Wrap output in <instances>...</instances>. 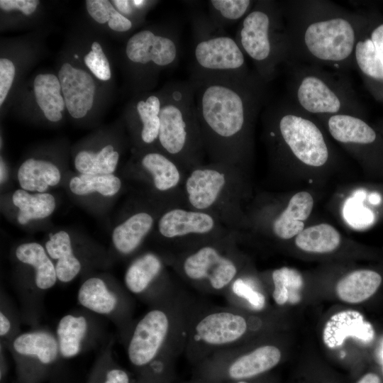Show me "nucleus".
<instances>
[{"label":"nucleus","mask_w":383,"mask_h":383,"mask_svg":"<svg viewBox=\"0 0 383 383\" xmlns=\"http://www.w3.org/2000/svg\"><path fill=\"white\" fill-rule=\"evenodd\" d=\"M189 81L205 151L213 162L241 164L252 150L255 120L267 100L266 84L255 72Z\"/></svg>","instance_id":"nucleus-1"},{"label":"nucleus","mask_w":383,"mask_h":383,"mask_svg":"<svg viewBox=\"0 0 383 383\" xmlns=\"http://www.w3.org/2000/svg\"><path fill=\"white\" fill-rule=\"evenodd\" d=\"M288 57L286 66L305 65L345 71L355 67L356 43L370 16L322 0L281 1Z\"/></svg>","instance_id":"nucleus-2"},{"label":"nucleus","mask_w":383,"mask_h":383,"mask_svg":"<svg viewBox=\"0 0 383 383\" xmlns=\"http://www.w3.org/2000/svg\"><path fill=\"white\" fill-rule=\"evenodd\" d=\"M196 299L181 288L145 314L135 325L128 345L133 366L146 369L174 365L184 353L189 315Z\"/></svg>","instance_id":"nucleus-3"},{"label":"nucleus","mask_w":383,"mask_h":383,"mask_svg":"<svg viewBox=\"0 0 383 383\" xmlns=\"http://www.w3.org/2000/svg\"><path fill=\"white\" fill-rule=\"evenodd\" d=\"M263 123L270 150L276 158H289L313 168L329 161L330 147L317 119L301 111L290 99L269 105Z\"/></svg>","instance_id":"nucleus-4"},{"label":"nucleus","mask_w":383,"mask_h":383,"mask_svg":"<svg viewBox=\"0 0 383 383\" xmlns=\"http://www.w3.org/2000/svg\"><path fill=\"white\" fill-rule=\"evenodd\" d=\"M261 326L260 318L245 311L196 299L189 315L184 355L194 367L218 351L243 344Z\"/></svg>","instance_id":"nucleus-5"},{"label":"nucleus","mask_w":383,"mask_h":383,"mask_svg":"<svg viewBox=\"0 0 383 383\" xmlns=\"http://www.w3.org/2000/svg\"><path fill=\"white\" fill-rule=\"evenodd\" d=\"M157 141L164 153L180 167L201 165L204 146L198 121L195 89L189 81H175L162 89Z\"/></svg>","instance_id":"nucleus-6"},{"label":"nucleus","mask_w":383,"mask_h":383,"mask_svg":"<svg viewBox=\"0 0 383 383\" xmlns=\"http://www.w3.org/2000/svg\"><path fill=\"white\" fill-rule=\"evenodd\" d=\"M235 38L244 55L252 62L258 77L265 84L273 80L288 57L281 2L256 1L240 21Z\"/></svg>","instance_id":"nucleus-7"},{"label":"nucleus","mask_w":383,"mask_h":383,"mask_svg":"<svg viewBox=\"0 0 383 383\" xmlns=\"http://www.w3.org/2000/svg\"><path fill=\"white\" fill-rule=\"evenodd\" d=\"M287 67L290 100L305 113L314 118L338 114L363 118L365 111L362 104L342 76L311 65Z\"/></svg>","instance_id":"nucleus-8"},{"label":"nucleus","mask_w":383,"mask_h":383,"mask_svg":"<svg viewBox=\"0 0 383 383\" xmlns=\"http://www.w3.org/2000/svg\"><path fill=\"white\" fill-rule=\"evenodd\" d=\"M231 243L209 241L171 257L173 267L189 287L204 294L223 295L242 272Z\"/></svg>","instance_id":"nucleus-9"},{"label":"nucleus","mask_w":383,"mask_h":383,"mask_svg":"<svg viewBox=\"0 0 383 383\" xmlns=\"http://www.w3.org/2000/svg\"><path fill=\"white\" fill-rule=\"evenodd\" d=\"M194 48L189 80L213 76L248 77L245 55L235 38L215 26L207 16L192 18Z\"/></svg>","instance_id":"nucleus-10"},{"label":"nucleus","mask_w":383,"mask_h":383,"mask_svg":"<svg viewBox=\"0 0 383 383\" xmlns=\"http://www.w3.org/2000/svg\"><path fill=\"white\" fill-rule=\"evenodd\" d=\"M281 349L272 343L245 348L244 343L218 351L194 366V377L213 383H229L253 379L276 367Z\"/></svg>","instance_id":"nucleus-11"},{"label":"nucleus","mask_w":383,"mask_h":383,"mask_svg":"<svg viewBox=\"0 0 383 383\" xmlns=\"http://www.w3.org/2000/svg\"><path fill=\"white\" fill-rule=\"evenodd\" d=\"M235 166L220 162L199 165L191 170L184 188L193 210L204 211L217 209L232 196Z\"/></svg>","instance_id":"nucleus-12"},{"label":"nucleus","mask_w":383,"mask_h":383,"mask_svg":"<svg viewBox=\"0 0 383 383\" xmlns=\"http://www.w3.org/2000/svg\"><path fill=\"white\" fill-rule=\"evenodd\" d=\"M126 55L133 64L158 69L174 67L180 55L179 32L174 27L159 32L138 31L128 40Z\"/></svg>","instance_id":"nucleus-13"},{"label":"nucleus","mask_w":383,"mask_h":383,"mask_svg":"<svg viewBox=\"0 0 383 383\" xmlns=\"http://www.w3.org/2000/svg\"><path fill=\"white\" fill-rule=\"evenodd\" d=\"M157 226L162 236L175 242L191 236L209 235L216 227V220L207 212L174 208L160 217Z\"/></svg>","instance_id":"nucleus-14"},{"label":"nucleus","mask_w":383,"mask_h":383,"mask_svg":"<svg viewBox=\"0 0 383 383\" xmlns=\"http://www.w3.org/2000/svg\"><path fill=\"white\" fill-rule=\"evenodd\" d=\"M59 80L65 106L71 116L84 117L93 105L95 84L91 75L66 62L61 67Z\"/></svg>","instance_id":"nucleus-15"},{"label":"nucleus","mask_w":383,"mask_h":383,"mask_svg":"<svg viewBox=\"0 0 383 383\" xmlns=\"http://www.w3.org/2000/svg\"><path fill=\"white\" fill-rule=\"evenodd\" d=\"M325 125L330 135L346 148L377 145L379 135L364 118L338 114L316 118Z\"/></svg>","instance_id":"nucleus-16"},{"label":"nucleus","mask_w":383,"mask_h":383,"mask_svg":"<svg viewBox=\"0 0 383 383\" xmlns=\"http://www.w3.org/2000/svg\"><path fill=\"white\" fill-rule=\"evenodd\" d=\"M313 207L312 195L301 191L289 199L285 209L274 220L272 231L282 240L296 237L304 229L305 221L310 216Z\"/></svg>","instance_id":"nucleus-17"},{"label":"nucleus","mask_w":383,"mask_h":383,"mask_svg":"<svg viewBox=\"0 0 383 383\" xmlns=\"http://www.w3.org/2000/svg\"><path fill=\"white\" fill-rule=\"evenodd\" d=\"M367 27L360 35L355 45V67L360 72L365 86L372 95L377 100L383 102V67L379 61L373 44L367 33Z\"/></svg>","instance_id":"nucleus-18"},{"label":"nucleus","mask_w":383,"mask_h":383,"mask_svg":"<svg viewBox=\"0 0 383 383\" xmlns=\"http://www.w3.org/2000/svg\"><path fill=\"white\" fill-rule=\"evenodd\" d=\"M382 283L381 275L370 270H358L341 278L336 285L338 298L346 303L357 304L372 296Z\"/></svg>","instance_id":"nucleus-19"},{"label":"nucleus","mask_w":383,"mask_h":383,"mask_svg":"<svg viewBox=\"0 0 383 383\" xmlns=\"http://www.w3.org/2000/svg\"><path fill=\"white\" fill-rule=\"evenodd\" d=\"M61 179L59 169L52 162L26 160L18 170V179L22 189L44 193L49 187L57 184Z\"/></svg>","instance_id":"nucleus-20"},{"label":"nucleus","mask_w":383,"mask_h":383,"mask_svg":"<svg viewBox=\"0 0 383 383\" xmlns=\"http://www.w3.org/2000/svg\"><path fill=\"white\" fill-rule=\"evenodd\" d=\"M153 225V218L146 212L136 213L117 226L112 234L116 250L128 255L133 252L141 243Z\"/></svg>","instance_id":"nucleus-21"},{"label":"nucleus","mask_w":383,"mask_h":383,"mask_svg":"<svg viewBox=\"0 0 383 383\" xmlns=\"http://www.w3.org/2000/svg\"><path fill=\"white\" fill-rule=\"evenodd\" d=\"M45 248L50 257L57 260V278L63 282L72 280L79 272L81 264L73 254L69 234L64 231L55 233L47 241Z\"/></svg>","instance_id":"nucleus-22"},{"label":"nucleus","mask_w":383,"mask_h":383,"mask_svg":"<svg viewBox=\"0 0 383 383\" xmlns=\"http://www.w3.org/2000/svg\"><path fill=\"white\" fill-rule=\"evenodd\" d=\"M228 306L253 313H261L265 308V294L250 277L241 274L230 285L223 295Z\"/></svg>","instance_id":"nucleus-23"},{"label":"nucleus","mask_w":383,"mask_h":383,"mask_svg":"<svg viewBox=\"0 0 383 383\" xmlns=\"http://www.w3.org/2000/svg\"><path fill=\"white\" fill-rule=\"evenodd\" d=\"M162 260L155 254L148 252L137 257L130 265L125 274V284L132 293L140 294L163 272Z\"/></svg>","instance_id":"nucleus-24"},{"label":"nucleus","mask_w":383,"mask_h":383,"mask_svg":"<svg viewBox=\"0 0 383 383\" xmlns=\"http://www.w3.org/2000/svg\"><path fill=\"white\" fill-rule=\"evenodd\" d=\"M141 164L152 175L154 186L159 191L174 189L181 181L180 166L164 152L146 153Z\"/></svg>","instance_id":"nucleus-25"},{"label":"nucleus","mask_w":383,"mask_h":383,"mask_svg":"<svg viewBox=\"0 0 383 383\" xmlns=\"http://www.w3.org/2000/svg\"><path fill=\"white\" fill-rule=\"evenodd\" d=\"M340 243V233L328 223L307 227L295 237L296 247L307 252H331L339 247Z\"/></svg>","instance_id":"nucleus-26"},{"label":"nucleus","mask_w":383,"mask_h":383,"mask_svg":"<svg viewBox=\"0 0 383 383\" xmlns=\"http://www.w3.org/2000/svg\"><path fill=\"white\" fill-rule=\"evenodd\" d=\"M16 256L21 262L35 268V284L38 288L47 289L55 284V267L41 245L37 243H23L16 248Z\"/></svg>","instance_id":"nucleus-27"},{"label":"nucleus","mask_w":383,"mask_h":383,"mask_svg":"<svg viewBox=\"0 0 383 383\" xmlns=\"http://www.w3.org/2000/svg\"><path fill=\"white\" fill-rule=\"evenodd\" d=\"M12 201L19 209L18 221L22 225L31 220L46 218L55 209V198L48 193L30 194L26 190L17 189L13 194Z\"/></svg>","instance_id":"nucleus-28"},{"label":"nucleus","mask_w":383,"mask_h":383,"mask_svg":"<svg viewBox=\"0 0 383 383\" xmlns=\"http://www.w3.org/2000/svg\"><path fill=\"white\" fill-rule=\"evenodd\" d=\"M13 348L23 355L36 356L43 364L54 362L58 353V344L55 338L45 332L23 333L13 341Z\"/></svg>","instance_id":"nucleus-29"},{"label":"nucleus","mask_w":383,"mask_h":383,"mask_svg":"<svg viewBox=\"0 0 383 383\" xmlns=\"http://www.w3.org/2000/svg\"><path fill=\"white\" fill-rule=\"evenodd\" d=\"M271 277L273 284L272 297L277 305L295 304L300 301L304 280L297 270L282 267L274 270Z\"/></svg>","instance_id":"nucleus-30"},{"label":"nucleus","mask_w":383,"mask_h":383,"mask_svg":"<svg viewBox=\"0 0 383 383\" xmlns=\"http://www.w3.org/2000/svg\"><path fill=\"white\" fill-rule=\"evenodd\" d=\"M162 102V91L140 99L135 105L138 118L141 124L140 137L145 144L150 145L157 140Z\"/></svg>","instance_id":"nucleus-31"},{"label":"nucleus","mask_w":383,"mask_h":383,"mask_svg":"<svg viewBox=\"0 0 383 383\" xmlns=\"http://www.w3.org/2000/svg\"><path fill=\"white\" fill-rule=\"evenodd\" d=\"M79 303L96 313L111 312L117 304L116 296L107 289L104 282L97 277L86 280L78 292Z\"/></svg>","instance_id":"nucleus-32"},{"label":"nucleus","mask_w":383,"mask_h":383,"mask_svg":"<svg viewBox=\"0 0 383 383\" xmlns=\"http://www.w3.org/2000/svg\"><path fill=\"white\" fill-rule=\"evenodd\" d=\"M119 154L108 145L99 152L81 151L75 157L74 166L82 174H111L117 167Z\"/></svg>","instance_id":"nucleus-33"},{"label":"nucleus","mask_w":383,"mask_h":383,"mask_svg":"<svg viewBox=\"0 0 383 383\" xmlns=\"http://www.w3.org/2000/svg\"><path fill=\"white\" fill-rule=\"evenodd\" d=\"M256 1L251 0H211L207 2L208 18L216 27L226 26L242 21L250 12Z\"/></svg>","instance_id":"nucleus-34"},{"label":"nucleus","mask_w":383,"mask_h":383,"mask_svg":"<svg viewBox=\"0 0 383 383\" xmlns=\"http://www.w3.org/2000/svg\"><path fill=\"white\" fill-rule=\"evenodd\" d=\"M87 323L83 316H65L60 321L57 334L61 354L65 357L76 355L85 335Z\"/></svg>","instance_id":"nucleus-35"},{"label":"nucleus","mask_w":383,"mask_h":383,"mask_svg":"<svg viewBox=\"0 0 383 383\" xmlns=\"http://www.w3.org/2000/svg\"><path fill=\"white\" fill-rule=\"evenodd\" d=\"M70 189L77 195H85L98 192L101 195L111 196L121 187V182L113 174H82L72 177L70 181Z\"/></svg>","instance_id":"nucleus-36"},{"label":"nucleus","mask_w":383,"mask_h":383,"mask_svg":"<svg viewBox=\"0 0 383 383\" xmlns=\"http://www.w3.org/2000/svg\"><path fill=\"white\" fill-rule=\"evenodd\" d=\"M61 84L59 79L54 74H41L34 80V91L36 102L45 112L50 109L64 110L65 99L60 94Z\"/></svg>","instance_id":"nucleus-37"},{"label":"nucleus","mask_w":383,"mask_h":383,"mask_svg":"<svg viewBox=\"0 0 383 383\" xmlns=\"http://www.w3.org/2000/svg\"><path fill=\"white\" fill-rule=\"evenodd\" d=\"M84 62L91 72L101 80L111 78V69L101 46L97 42L91 44V50L84 57Z\"/></svg>","instance_id":"nucleus-38"},{"label":"nucleus","mask_w":383,"mask_h":383,"mask_svg":"<svg viewBox=\"0 0 383 383\" xmlns=\"http://www.w3.org/2000/svg\"><path fill=\"white\" fill-rule=\"evenodd\" d=\"M366 30L379 61L383 67V21L370 16Z\"/></svg>","instance_id":"nucleus-39"},{"label":"nucleus","mask_w":383,"mask_h":383,"mask_svg":"<svg viewBox=\"0 0 383 383\" xmlns=\"http://www.w3.org/2000/svg\"><path fill=\"white\" fill-rule=\"evenodd\" d=\"M15 76V66L9 59L0 60V105H2L11 87Z\"/></svg>","instance_id":"nucleus-40"},{"label":"nucleus","mask_w":383,"mask_h":383,"mask_svg":"<svg viewBox=\"0 0 383 383\" xmlns=\"http://www.w3.org/2000/svg\"><path fill=\"white\" fill-rule=\"evenodd\" d=\"M111 2L107 0H87V9L89 15L99 23H105L110 19L109 8Z\"/></svg>","instance_id":"nucleus-41"},{"label":"nucleus","mask_w":383,"mask_h":383,"mask_svg":"<svg viewBox=\"0 0 383 383\" xmlns=\"http://www.w3.org/2000/svg\"><path fill=\"white\" fill-rule=\"evenodd\" d=\"M39 3L37 0H1L0 7L7 11L18 9L28 15L36 9Z\"/></svg>","instance_id":"nucleus-42"},{"label":"nucleus","mask_w":383,"mask_h":383,"mask_svg":"<svg viewBox=\"0 0 383 383\" xmlns=\"http://www.w3.org/2000/svg\"><path fill=\"white\" fill-rule=\"evenodd\" d=\"M110 19L108 24L110 28L118 32L129 30L132 26V21L118 11L111 4L109 8Z\"/></svg>","instance_id":"nucleus-43"},{"label":"nucleus","mask_w":383,"mask_h":383,"mask_svg":"<svg viewBox=\"0 0 383 383\" xmlns=\"http://www.w3.org/2000/svg\"><path fill=\"white\" fill-rule=\"evenodd\" d=\"M147 370L148 372L138 383H171L174 377V372H157Z\"/></svg>","instance_id":"nucleus-44"},{"label":"nucleus","mask_w":383,"mask_h":383,"mask_svg":"<svg viewBox=\"0 0 383 383\" xmlns=\"http://www.w3.org/2000/svg\"><path fill=\"white\" fill-rule=\"evenodd\" d=\"M103 383H131V379L125 370L112 368L106 372Z\"/></svg>","instance_id":"nucleus-45"},{"label":"nucleus","mask_w":383,"mask_h":383,"mask_svg":"<svg viewBox=\"0 0 383 383\" xmlns=\"http://www.w3.org/2000/svg\"><path fill=\"white\" fill-rule=\"evenodd\" d=\"M43 113L47 119L53 122L61 120L62 117L61 111L57 109H50Z\"/></svg>","instance_id":"nucleus-46"},{"label":"nucleus","mask_w":383,"mask_h":383,"mask_svg":"<svg viewBox=\"0 0 383 383\" xmlns=\"http://www.w3.org/2000/svg\"><path fill=\"white\" fill-rule=\"evenodd\" d=\"M11 327L10 321L9 319L6 317V316L1 312L0 313V335H6Z\"/></svg>","instance_id":"nucleus-47"},{"label":"nucleus","mask_w":383,"mask_h":383,"mask_svg":"<svg viewBox=\"0 0 383 383\" xmlns=\"http://www.w3.org/2000/svg\"><path fill=\"white\" fill-rule=\"evenodd\" d=\"M357 383H382L379 376L374 373L365 374Z\"/></svg>","instance_id":"nucleus-48"},{"label":"nucleus","mask_w":383,"mask_h":383,"mask_svg":"<svg viewBox=\"0 0 383 383\" xmlns=\"http://www.w3.org/2000/svg\"><path fill=\"white\" fill-rule=\"evenodd\" d=\"M369 200L370 203L377 204L380 201V196L379 194L374 193L370 196Z\"/></svg>","instance_id":"nucleus-49"},{"label":"nucleus","mask_w":383,"mask_h":383,"mask_svg":"<svg viewBox=\"0 0 383 383\" xmlns=\"http://www.w3.org/2000/svg\"><path fill=\"white\" fill-rule=\"evenodd\" d=\"M186 383H213V382H211L209 381L194 376L193 378L190 381Z\"/></svg>","instance_id":"nucleus-50"},{"label":"nucleus","mask_w":383,"mask_h":383,"mask_svg":"<svg viewBox=\"0 0 383 383\" xmlns=\"http://www.w3.org/2000/svg\"><path fill=\"white\" fill-rule=\"evenodd\" d=\"M4 170H5V167H4L3 162L1 161V183L5 179L6 174L4 172Z\"/></svg>","instance_id":"nucleus-51"},{"label":"nucleus","mask_w":383,"mask_h":383,"mask_svg":"<svg viewBox=\"0 0 383 383\" xmlns=\"http://www.w3.org/2000/svg\"><path fill=\"white\" fill-rule=\"evenodd\" d=\"M250 379L240 380V381L232 382H229V383H250Z\"/></svg>","instance_id":"nucleus-52"},{"label":"nucleus","mask_w":383,"mask_h":383,"mask_svg":"<svg viewBox=\"0 0 383 383\" xmlns=\"http://www.w3.org/2000/svg\"><path fill=\"white\" fill-rule=\"evenodd\" d=\"M74 57L75 58H78V57H79L77 55H75Z\"/></svg>","instance_id":"nucleus-53"}]
</instances>
